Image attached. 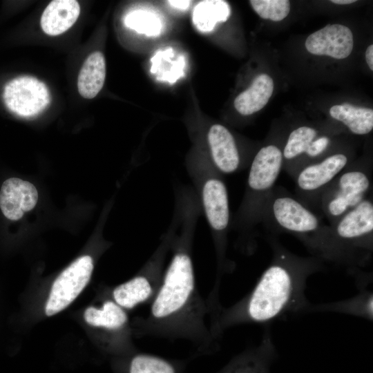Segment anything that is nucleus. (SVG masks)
Returning <instances> with one entry per match:
<instances>
[{"instance_id": "f257e3e1", "label": "nucleus", "mask_w": 373, "mask_h": 373, "mask_svg": "<svg viewBox=\"0 0 373 373\" xmlns=\"http://www.w3.org/2000/svg\"><path fill=\"white\" fill-rule=\"evenodd\" d=\"M267 241L272 258L253 289L231 307L221 305L211 314L210 327L216 340L231 327L267 323L285 314L307 312L311 305L305 293L307 280L324 269L325 262L291 253L274 234L267 236Z\"/></svg>"}, {"instance_id": "f03ea898", "label": "nucleus", "mask_w": 373, "mask_h": 373, "mask_svg": "<svg viewBox=\"0 0 373 373\" xmlns=\"http://www.w3.org/2000/svg\"><path fill=\"white\" fill-rule=\"evenodd\" d=\"M209 318V304L195 285L191 257L185 251H178L151 302L149 314L140 320L139 330L146 336L186 340L198 352L209 353L218 347V341L207 323Z\"/></svg>"}, {"instance_id": "7ed1b4c3", "label": "nucleus", "mask_w": 373, "mask_h": 373, "mask_svg": "<svg viewBox=\"0 0 373 373\" xmlns=\"http://www.w3.org/2000/svg\"><path fill=\"white\" fill-rule=\"evenodd\" d=\"M262 221L271 234L287 233L297 238L313 256L324 262L350 266L332 237L329 224L323 223L318 213L285 189L275 186Z\"/></svg>"}, {"instance_id": "20e7f679", "label": "nucleus", "mask_w": 373, "mask_h": 373, "mask_svg": "<svg viewBox=\"0 0 373 373\" xmlns=\"http://www.w3.org/2000/svg\"><path fill=\"white\" fill-rule=\"evenodd\" d=\"M329 226L334 240L352 269L363 267L370 260L373 251L372 194Z\"/></svg>"}, {"instance_id": "39448f33", "label": "nucleus", "mask_w": 373, "mask_h": 373, "mask_svg": "<svg viewBox=\"0 0 373 373\" xmlns=\"http://www.w3.org/2000/svg\"><path fill=\"white\" fill-rule=\"evenodd\" d=\"M372 178L370 166L350 164L331 182L318 204V210L329 224L372 194Z\"/></svg>"}, {"instance_id": "423d86ee", "label": "nucleus", "mask_w": 373, "mask_h": 373, "mask_svg": "<svg viewBox=\"0 0 373 373\" xmlns=\"http://www.w3.org/2000/svg\"><path fill=\"white\" fill-rule=\"evenodd\" d=\"M283 170V151L276 144L262 146L254 156L247 179V209L253 225L262 221L268 200Z\"/></svg>"}, {"instance_id": "0eeeda50", "label": "nucleus", "mask_w": 373, "mask_h": 373, "mask_svg": "<svg viewBox=\"0 0 373 373\" xmlns=\"http://www.w3.org/2000/svg\"><path fill=\"white\" fill-rule=\"evenodd\" d=\"M350 164L347 154L336 153L304 166L294 178L296 198L314 211L318 209L323 191Z\"/></svg>"}, {"instance_id": "6e6552de", "label": "nucleus", "mask_w": 373, "mask_h": 373, "mask_svg": "<svg viewBox=\"0 0 373 373\" xmlns=\"http://www.w3.org/2000/svg\"><path fill=\"white\" fill-rule=\"evenodd\" d=\"M1 98L10 113L23 117L39 114L50 101L46 85L38 79L27 75L7 81L3 86Z\"/></svg>"}, {"instance_id": "1a4fd4ad", "label": "nucleus", "mask_w": 373, "mask_h": 373, "mask_svg": "<svg viewBox=\"0 0 373 373\" xmlns=\"http://www.w3.org/2000/svg\"><path fill=\"white\" fill-rule=\"evenodd\" d=\"M93 260L82 256L66 268L55 280L47 300L45 312L53 316L67 307L82 292L90 280Z\"/></svg>"}, {"instance_id": "9d476101", "label": "nucleus", "mask_w": 373, "mask_h": 373, "mask_svg": "<svg viewBox=\"0 0 373 373\" xmlns=\"http://www.w3.org/2000/svg\"><path fill=\"white\" fill-rule=\"evenodd\" d=\"M305 46L311 54L342 59L352 51L353 34L344 25L329 24L308 36Z\"/></svg>"}, {"instance_id": "9b49d317", "label": "nucleus", "mask_w": 373, "mask_h": 373, "mask_svg": "<svg viewBox=\"0 0 373 373\" xmlns=\"http://www.w3.org/2000/svg\"><path fill=\"white\" fill-rule=\"evenodd\" d=\"M38 192L30 182L11 178L2 184L0 190V208L6 218L10 220L21 219L24 213L37 204Z\"/></svg>"}, {"instance_id": "f8f14e48", "label": "nucleus", "mask_w": 373, "mask_h": 373, "mask_svg": "<svg viewBox=\"0 0 373 373\" xmlns=\"http://www.w3.org/2000/svg\"><path fill=\"white\" fill-rule=\"evenodd\" d=\"M163 277L153 273L139 274L117 286L113 290L114 302L123 309H133L137 305L152 301Z\"/></svg>"}, {"instance_id": "ddd939ff", "label": "nucleus", "mask_w": 373, "mask_h": 373, "mask_svg": "<svg viewBox=\"0 0 373 373\" xmlns=\"http://www.w3.org/2000/svg\"><path fill=\"white\" fill-rule=\"evenodd\" d=\"M208 140L213 160L218 169L224 173L238 170L240 157L230 131L221 124H213L209 129Z\"/></svg>"}, {"instance_id": "4468645a", "label": "nucleus", "mask_w": 373, "mask_h": 373, "mask_svg": "<svg viewBox=\"0 0 373 373\" xmlns=\"http://www.w3.org/2000/svg\"><path fill=\"white\" fill-rule=\"evenodd\" d=\"M203 203L211 227L218 231L225 230L229 221V209L227 191L222 181L212 178L206 182Z\"/></svg>"}, {"instance_id": "2eb2a0df", "label": "nucleus", "mask_w": 373, "mask_h": 373, "mask_svg": "<svg viewBox=\"0 0 373 373\" xmlns=\"http://www.w3.org/2000/svg\"><path fill=\"white\" fill-rule=\"evenodd\" d=\"M274 351L270 328L267 326L260 343L237 356L222 373H266L267 361Z\"/></svg>"}, {"instance_id": "dca6fc26", "label": "nucleus", "mask_w": 373, "mask_h": 373, "mask_svg": "<svg viewBox=\"0 0 373 373\" xmlns=\"http://www.w3.org/2000/svg\"><path fill=\"white\" fill-rule=\"evenodd\" d=\"M79 14L80 6L77 1H52L43 12L41 27L48 35H59L73 26Z\"/></svg>"}, {"instance_id": "f3484780", "label": "nucleus", "mask_w": 373, "mask_h": 373, "mask_svg": "<svg viewBox=\"0 0 373 373\" xmlns=\"http://www.w3.org/2000/svg\"><path fill=\"white\" fill-rule=\"evenodd\" d=\"M274 81L267 74L257 75L251 86L234 99V107L242 115L260 111L269 102L274 91Z\"/></svg>"}, {"instance_id": "a211bd4d", "label": "nucleus", "mask_w": 373, "mask_h": 373, "mask_svg": "<svg viewBox=\"0 0 373 373\" xmlns=\"http://www.w3.org/2000/svg\"><path fill=\"white\" fill-rule=\"evenodd\" d=\"M332 312L356 316L369 321L373 319V294L365 287L352 298L309 306L307 312Z\"/></svg>"}, {"instance_id": "6ab92c4d", "label": "nucleus", "mask_w": 373, "mask_h": 373, "mask_svg": "<svg viewBox=\"0 0 373 373\" xmlns=\"http://www.w3.org/2000/svg\"><path fill=\"white\" fill-rule=\"evenodd\" d=\"M106 77V62L99 51L88 55L83 64L77 79L79 93L86 99L94 98L102 90Z\"/></svg>"}, {"instance_id": "aec40b11", "label": "nucleus", "mask_w": 373, "mask_h": 373, "mask_svg": "<svg viewBox=\"0 0 373 373\" xmlns=\"http://www.w3.org/2000/svg\"><path fill=\"white\" fill-rule=\"evenodd\" d=\"M329 115L356 135L368 134L373 128V110L370 108L344 103L332 106Z\"/></svg>"}, {"instance_id": "412c9836", "label": "nucleus", "mask_w": 373, "mask_h": 373, "mask_svg": "<svg viewBox=\"0 0 373 373\" xmlns=\"http://www.w3.org/2000/svg\"><path fill=\"white\" fill-rule=\"evenodd\" d=\"M84 317L90 325L109 332H119L125 329L128 323L126 313L113 300L105 301L101 308H87Z\"/></svg>"}, {"instance_id": "4be33fe9", "label": "nucleus", "mask_w": 373, "mask_h": 373, "mask_svg": "<svg viewBox=\"0 0 373 373\" xmlns=\"http://www.w3.org/2000/svg\"><path fill=\"white\" fill-rule=\"evenodd\" d=\"M230 6L222 0H207L200 2L193 12V22L200 31H211L216 24L227 20Z\"/></svg>"}, {"instance_id": "5701e85b", "label": "nucleus", "mask_w": 373, "mask_h": 373, "mask_svg": "<svg viewBox=\"0 0 373 373\" xmlns=\"http://www.w3.org/2000/svg\"><path fill=\"white\" fill-rule=\"evenodd\" d=\"M183 363L156 355L139 353L128 365V373H183Z\"/></svg>"}, {"instance_id": "b1692460", "label": "nucleus", "mask_w": 373, "mask_h": 373, "mask_svg": "<svg viewBox=\"0 0 373 373\" xmlns=\"http://www.w3.org/2000/svg\"><path fill=\"white\" fill-rule=\"evenodd\" d=\"M249 3L261 18L273 21H282L290 11L287 0H251Z\"/></svg>"}, {"instance_id": "393cba45", "label": "nucleus", "mask_w": 373, "mask_h": 373, "mask_svg": "<svg viewBox=\"0 0 373 373\" xmlns=\"http://www.w3.org/2000/svg\"><path fill=\"white\" fill-rule=\"evenodd\" d=\"M124 21L127 27L147 35H157L160 30L161 24L158 18L146 11L132 12L126 15Z\"/></svg>"}, {"instance_id": "a878e982", "label": "nucleus", "mask_w": 373, "mask_h": 373, "mask_svg": "<svg viewBox=\"0 0 373 373\" xmlns=\"http://www.w3.org/2000/svg\"><path fill=\"white\" fill-rule=\"evenodd\" d=\"M172 7L177 9L185 10L186 9L189 4L190 1H167Z\"/></svg>"}, {"instance_id": "bb28decb", "label": "nucleus", "mask_w": 373, "mask_h": 373, "mask_svg": "<svg viewBox=\"0 0 373 373\" xmlns=\"http://www.w3.org/2000/svg\"><path fill=\"white\" fill-rule=\"evenodd\" d=\"M365 59L370 69L373 70V45H370L365 51Z\"/></svg>"}, {"instance_id": "cd10ccee", "label": "nucleus", "mask_w": 373, "mask_h": 373, "mask_svg": "<svg viewBox=\"0 0 373 373\" xmlns=\"http://www.w3.org/2000/svg\"><path fill=\"white\" fill-rule=\"evenodd\" d=\"M330 1L336 4L345 5L354 3L356 2V0H332Z\"/></svg>"}]
</instances>
